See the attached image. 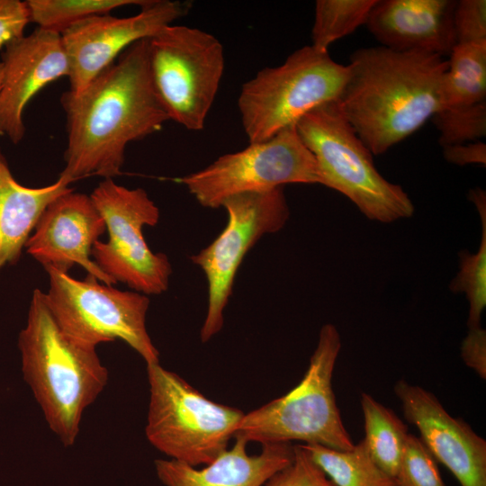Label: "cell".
Here are the masks:
<instances>
[{
	"instance_id": "cell-32",
	"label": "cell",
	"mask_w": 486,
	"mask_h": 486,
	"mask_svg": "<svg viewBox=\"0 0 486 486\" xmlns=\"http://www.w3.org/2000/svg\"><path fill=\"white\" fill-rule=\"evenodd\" d=\"M444 158L450 163L464 166L478 164L485 166L486 145L482 140L443 147Z\"/></svg>"
},
{
	"instance_id": "cell-19",
	"label": "cell",
	"mask_w": 486,
	"mask_h": 486,
	"mask_svg": "<svg viewBox=\"0 0 486 486\" xmlns=\"http://www.w3.org/2000/svg\"><path fill=\"white\" fill-rule=\"evenodd\" d=\"M63 177L49 185L31 188L14 178L0 152V269L18 262L22 250L45 208L70 191Z\"/></svg>"
},
{
	"instance_id": "cell-18",
	"label": "cell",
	"mask_w": 486,
	"mask_h": 486,
	"mask_svg": "<svg viewBox=\"0 0 486 486\" xmlns=\"http://www.w3.org/2000/svg\"><path fill=\"white\" fill-rule=\"evenodd\" d=\"M235 438L231 448L201 468L171 459H157V476L165 486H263L294 456L292 443L265 444L258 454L250 455L247 451L248 442Z\"/></svg>"
},
{
	"instance_id": "cell-6",
	"label": "cell",
	"mask_w": 486,
	"mask_h": 486,
	"mask_svg": "<svg viewBox=\"0 0 486 486\" xmlns=\"http://www.w3.org/2000/svg\"><path fill=\"white\" fill-rule=\"evenodd\" d=\"M348 75L347 65L311 45L293 51L279 66L259 70L242 85L238 98L249 143L270 139L313 108L338 100Z\"/></svg>"
},
{
	"instance_id": "cell-13",
	"label": "cell",
	"mask_w": 486,
	"mask_h": 486,
	"mask_svg": "<svg viewBox=\"0 0 486 486\" xmlns=\"http://www.w3.org/2000/svg\"><path fill=\"white\" fill-rule=\"evenodd\" d=\"M191 5L182 1L147 0L135 15H95L68 28L61 39L69 62V91L81 92L130 45L173 24Z\"/></svg>"
},
{
	"instance_id": "cell-2",
	"label": "cell",
	"mask_w": 486,
	"mask_h": 486,
	"mask_svg": "<svg viewBox=\"0 0 486 486\" xmlns=\"http://www.w3.org/2000/svg\"><path fill=\"white\" fill-rule=\"evenodd\" d=\"M347 66L338 104L374 156L410 137L442 109L444 57L367 47L352 53Z\"/></svg>"
},
{
	"instance_id": "cell-15",
	"label": "cell",
	"mask_w": 486,
	"mask_h": 486,
	"mask_svg": "<svg viewBox=\"0 0 486 486\" xmlns=\"http://www.w3.org/2000/svg\"><path fill=\"white\" fill-rule=\"evenodd\" d=\"M394 392L404 417L419 431L433 458L444 464L461 486H486V441L460 418H454L430 392L399 381Z\"/></svg>"
},
{
	"instance_id": "cell-33",
	"label": "cell",
	"mask_w": 486,
	"mask_h": 486,
	"mask_svg": "<svg viewBox=\"0 0 486 486\" xmlns=\"http://www.w3.org/2000/svg\"><path fill=\"white\" fill-rule=\"evenodd\" d=\"M2 78H3V64L0 61V87H1Z\"/></svg>"
},
{
	"instance_id": "cell-10",
	"label": "cell",
	"mask_w": 486,
	"mask_h": 486,
	"mask_svg": "<svg viewBox=\"0 0 486 486\" xmlns=\"http://www.w3.org/2000/svg\"><path fill=\"white\" fill-rule=\"evenodd\" d=\"M90 197L109 235L107 241L94 245V262L115 283H123L135 292L146 295L166 292L171 264L165 254L151 251L142 232L144 226H154L159 220V210L147 192L104 179Z\"/></svg>"
},
{
	"instance_id": "cell-29",
	"label": "cell",
	"mask_w": 486,
	"mask_h": 486,
	"mask_svg": "<svg viewBox=\"0 0 486 486\" xmlns=\"http://www.w3.org/2000/svg\"><path fill=\"white\" fill-rule=\"evenodd\" d=\"M456 44L486 40V1H456L454 9Z\"/></svg>"
},
{
	"instance_id": "cell-16",
	"label": "cell",
	"mask_w": 486,
	"mask_h": 486,
	"mask_svg": "<svg viewBox=\"0 0 486 486\" xmlns=\"http://www.w3.org/2000/svg\"><path fill=\"white\" fill-rule=\"evenodd\" d=\"M1 62L0 136L17 144L25 134V106L44 86L68 77L69 62L61 34L40 28L8 43Z\"/></svg>"
},
{
	"instance_id": "cell-11",
	"label": "cell",
	"mask_w": 486,
	"mask_h": 486,
	"mask_svg": "<svg viewBox=\"0 0 486 486\" xmlns=\"http://www.w3.org/2000/svg\"><path fill=\"white\" fill-rule=\"evenodd\" d=\"M177 181L203 207L216 209L230 197L265 192L288 184H319L322 179L313 155L296 126L242 150L219 157L206 167Z\"/></svg>"
},
{
	"instance_id": "cell-1",
	"label": "cell",
	"mask_w": 486,
	"mask_h": 486,
	"mask_svg": "<svg viewBox=\"0 0 486 486\" xmlns=\"http://www.w3.org/2000/svg\"><path fill=\"white\" fill-rule=\"evenodd\" d=\"M68 146L60 177L70 183L88 176L121 174L129 143L158 131L169 120L152 85L148 39L126 49L79 93L60 98Z\"/></svg>"
},
{
	"instance_id": "cell-12",
	"label": "cell",
	"mask_w": 486,
	"mask_h": 486,
	"mask_svg": "<svg viewBox=\"0 0 486 486\" xmlns=\"http://www.w3.org/2000/svg\"><path fill=\"white\" fill-rule=\"evenodd\" d=\"M221 206L228 216L224 230L209 246L191 256L208 284L207 311L200 331L203 343L223 327L224 309L248 251L264 235L280 230L290 214L284 187L239 194L228 198Z\"/></svg>"
},
{
	"instance_id": "cell-21",
	"label": "cell",
	"mask_w": 486,
	"mask_h": 486,
	"mask_svg": "<svg viewBox=\"0 0 486 486\" xmlns=\"http://www.w3.org/2000/svg\"><path fill=\"white\" fill-rule=\"evenodd\" d=\"M361 407L367 451L383 471L396 477L410 434L407 426L368 393L361 394Z\"/></svg>"
},
{
	"instance_id": "cell-30",
	"label": "cell",
	"mask_w": 486,
	"mask_h": 486,
	"mask_svg": "<svg viewBox=\"0 0 486 486\" xmlns=\"http://www.w3.org/2000/svg\"><path fill=\"white\" fill-rule=\"evenodd\" d=\"M29 22L25 1L0 0V49L22 37Z\"/></svg>"
},
{
	"instance_id": "cell-5",
	"label": "cell",
	"mask_w": 486,
	"mask_h": 486,
	"mask_svg": "<svg viewBox=\"0 0 486 486\" xmlns=\"http://www.w3.org/2000/svg\"><path fill=\"white\" fill-rule=\"evenodd\" d=\"M295 126L323 185L346 196L369 220L390 223L412 216L410 196L378 172L374 155L345 118L338 100L313 108Z\"/></svg>"
},
{
	"instance_id": "cell-28",
	"label": "cell",
	"mask_w": 486,
	"mask_h": 486,
	"mask_svg": "<svg viewBox=\"0 0 486 486\" xmlns=\"http://www.w3.org/2000/svg\"><path fill=\"white\" fill-rule=\"evenodd\" d=\"M263 486H336L302 445H294L291 464L274 473Z\"/></svg>"
},
{
	"instance_id": "cell-24",
	"label": "cell",
	"mask_w": 486,
	"mask_h": 486,
	"mask_svg": "<svg viewBox=\"0 0 486 486\" xmlns=\"http://www.w3.org/2000/svg\"><path fill=\"white\" fill-rule=\"evenodd\" d=\"M376 0H318L315 3L311 46L322 51L365 24Z\"/></svg>"
},
{
	"instance_id": "cell-31",
	"label": "cell",
	"mask_w": 486,
	"mask_h": 486,
	"mask_svg": "<svg viewBox=\"0 0 486 486\" xmlns=\"http://www.w3.org/2000/svg\"><path fill=\"white\" fill-rule=\"evenodd\" d=\"M461 356L482 379L486 378V331L481 326L469 328L461 346Z\"/></svg>"
},
{
	"instance_id": "cell-14",
	"label": "cell",
	"mask_w": 486,
	"mask_h": 486,
	"mask_svg": "<svg viewBox=\"0 0 486 486\" xmlns=\"http://www.w3.org/2000/svg\"><path fill=\"white\" fill-rule=\"evenodd\" d=\"M105 230L91 197L71 189L45 208L24 248L44 267L68 273L79 265L100 282L114 285L91 259L92 248Z\"/></svg>"
},
{
	"instance_id": "cell-9",
	"label": "cell",
	"mask_w": 486,
	"mask_h": 486,
	"mask_svg": "<svg viewBox=\"0 0 486 486\" xmlns=\"http://www.w3.org/2000/svg\"><path fill=\"white\" fill-rule=\"evenodd\" d=\"M50 287L45 300L61 329L72 338L95 347L121 339L147 364L159 363L158 350L146 328L149 299L135 291H121L92 274L84 280L44 267Z\"/></svg>"
},
{
	"instance_id": "cell-7",
	"label": "cell",
	"mask_w": 486,
	"mask_h": 486,
	"mask_svg": "<svg viewBox=\"0 0 486 486\" xmlns=\"http://www.w3.org/2000/svg\"><path fill=\"white\" fill-rule=\"evenodd\" d=\"M147 374L145 433L155 448L194 467L210 464L228 448L244 412L209 400L159 363L147 364Z\"/></svg>"
},
{
	"instance_id": "cell-23",
	"label": "cell",
	"mask_w": 486,
	"mask_h": 486,
	"mask_svg": "<svg viewBox=\"0 0 486 486\" xmlns=\"http://www.w3.org/2000/svg\"><path fill=\"white\" fill-rule=\"evenodd\" d=\"M469 199L476 206L482 222V237L476 253L467 250L459 253L460 269L449 284L454 293H464L469 302L467 326H481L486 306V194L481 188L469 192Z\"/></svg>"
},
{
	"instance_id": "cell-20",
	"label": "cell",
	"mask_w": 486,
	"mask_h": 486,
	"mask_svg": "<svg viewBox=\"0 0 486 486\" xmlns=\"http://www.w3.org/2000/svg\"><path fill=\"white\" fill-rule=\"evenodd\" d=\"M449 56L443 79L442 109L485 102L486 40L456 44Z\"/></svg>"
},
{
	"instance_id": "cell-4",
	"label": "cell",
	"mask_w": 486,
	"mask_h": 486,
	"mask_svg": "<svg viewBox=\"0 0 486 486\" xmlns=\"http://www.w3.org/2000/svg\"><path fill=\"white\" fill-rule=\"evenodd\" d=\"M340 348L336 327L323 325L301 382L286 394L245 413L234 437L261 445L301 441L337 450L353 448L355 444L342 421L332 387Z\"/></svg>"
},
{
	"instance_id": "cell-8",
	"label": "cell",
	"mask_w": 486,
	"mask_h": 486,
	"mask_svg": "<svg viewBox=\"0 0 486 486\" xmlns=\"http://www.w3.org/2000/svg\"><path fill=\"white\" fill-rule=\"evenodd\" d=\"M149 74L169 120L201 130L222 79L225 58L212 33L170 24L148 39Z\"/></svg>"
},
{
	"instance_id": "cell-25",
	"label": "cell",
	"mask_w": 486,
	"mask_h": 486,
	"mask_svg": "<svg viewBox=\"0 0 486 486\" xmlns=\"http://www.w3.org/2000/svg\"><path fill=\"white\" fill-rule=\"evenodd\" d=\"M147 0H28L30 22L38 28L61 34L73 24L95 15L108 14L124 5H143Z\"/></svg>"
},
{
	"instance_id": "cell-3",
	"label": "cell",
	"mask_w": 486,
	"mask_h": 486,
	"mask_svg": "<svg viewBox=\"0 0 486 486\" xmlns=\"http://www.w3.org/2000/svg\"><path fill=\"white\" fill-rule=\"evenodd\" d=\"M23 379L50 429L64 446L75 444L85 410L108 382L96 348L66 334L35 289L27 323L18 337Z\"/></svg>"
},
{
	"instance_id": "cell-27",
	"label": "cell",
	"mask_w": 486,
	"mask_h": 486,
	"mask_svg": "<svg viewBox=\"0 0 486 486\" xmlns=\"http://www.w3.org/2000/svg\"><path fill=\"white\" fill-rule=\"evenodd\" d=\"M395 478L399 486H445L436 461L412 434L408 435Z\"/></svg>"
},
{
	"instance_id": "cell-17",
	"label": "cell",
	"mask_w": 486,
	"mask_h": 486,
	"mask_svg": "<svg viewBox=\"0 0 486 486\" xmlns=\"http://www.w3.org/2000/svg\"><path fill=\"white\" fill-rule=\"evenodd\" d=\"M452 0H376L366 27L381 46L441 57L456 45Z\"/></svg>"
},
{
	"instance_id": "cell-26",
	"label": "cell",
	"mask_w": 486,
	"mask_h": 486,
	"mask_svg": "<svg viewBox=\"0 0 486 486\" xmlns=\"http://www.w3.org/2000/svg\"><path fill=\"white\" fill-rule=\"evenodd\" d=\"M442 147L481 140L486 135V101L445 108L432 118Z\"/></svg>"
},
{
	"instance_id": "cell-22",
	"label": "cell",
	"mask_w": 486,
	"mask_h": 486,
	"mask_svg": "<svg viewBox=\"0 0 486 486\" xmlns=\"http://www.w3.org/2000/svg\"><path fill=\"white\" fill-rule=\"evenodd\" d=\"M302 446L336 486H399L396 478L373 460L363 440L349 450Z\"/></svg>"
}]
</instances>
